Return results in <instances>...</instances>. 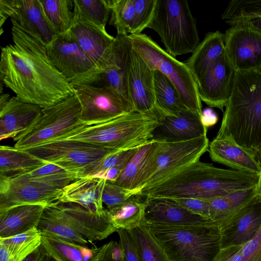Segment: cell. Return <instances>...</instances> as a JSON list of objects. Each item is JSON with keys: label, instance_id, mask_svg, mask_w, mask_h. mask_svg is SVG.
Here are the masks:
<instances>
[{"label": "cell", "instance_id": "cell-31", "mask_svg": "<svg viewBox=\"0 0 261 261\" xmlns=\"http://www.w3.org/2000/svg\"><path fill=\"white\" fill-rule=\"evenodd\" d=\"M44 251L56 261H97L99 248H89L59 238L42 236Z\"/></svg>", "mask_w": 261, "mask_h": 261}, {"label": "cell", "instance_id": "cell-49", "mask_svg": "<svg viewBox=\"0 0 261 261\" xmlns=\"http://www.w3.org/2000/svg\"><path fill=\"white\" fill-rule=\"evenodd\" d=\"M125 166L124 165L115 166L98 172L92 176L114 182L118 178Z\"/></svg>", "mask_w": 261, "mask_h": 261}, {"label": "cell", "instance_id": "cell-19", "mask_svg": "<svg viewBox=\"0 0 261 261\" xmlns=\"http://www.w3.org/2000/svg\"><path fill=\"white\" fill-rule=\"evenodd\" d=\"M218 224L221 249L246 243L255 236L261 226V199L257 195Z\"/></svg>", "mask_w": 261, "mask_h": 261}, {"label": "cell", "instance_id": "cell-50", "mask_svg": "<svg viewBox=\"0 0 261 261\" xmlns=\"http://www.w3.org/2000/svg\"><path fill=\"white\" fill-rule=\"evenodd\" d=\"M200 119L202 124L207 128L217 123L218 116L212 109L208 108L202 110Z\"/></svg>", "mask_w": 261, "mask_h": 261}, {"label": "cell", "instance_id": "cell-1", "mask_svg": "<svg viewBox=\"0 0 261 261\" xmlns=\"http://www.w3.org/2000/svg\"><path fill=\"white\" fill-rule=\"evenodd\" d=\"M13 44L2 48L1 81L22 100L45 108L74 92L71 83L56 68L47 47L27 33L14 19Z\"/></svg>", "mask_w": 261, "mask_h": 261}, {"label": "cell", "instance_id": "cell-13", "mask_svg": "<svg viewBox=\"0 0 261 261\" xmlns=\"http://www.w3.org/2000/svg\"><path fill=\"white\" fill-rule=\"evenodd\" d=\"M209 144L207 136L180 142L164 141L158 154L154 173L141 192L199 160L208 150Z\"/></svg>", "mask_w": 261, "mask_h": 261}, {"label": "cell", "instance_id": "cell-10", "mask_svg": "<svg viewBox=\"0 0 261 261\" xmlns=\"http://www.w3.org/2000/svg\"><path fill=\"white\" fill-rule=\"evenodd\" d=\"M127 36L117 34L100 59L72 86H108L131 103L128 90V71L132 45Z\"/></svg>", "mask_w": 261, "mask_h": 261}, {"label": "cell", "instance_id": "cell-6", "mask_svg": "<svg viewBox=\"0 0 261 261\" xmlns=\"http://www.w3.org/2000/svg\"><path fill=\"white\" fill-rule=\"evenodd\" d=\"M127 38L133 49L148 67L161 72L168 78L184 105L201 116L202 106L197 81L186 64L170 55L146 34H129Z\"/></svg>", "mask_w": 261, "mask_h": 261}, {"label": "cell", "instance_id": "cell-44", "mask_svg": "<svg viewBox=\"0 0 261 261\" xmlns=\"http://www.w3.org/2000/svg\"><path fill=\"white\" fill-rule=\"evenodd\" d=\"M139 191L130 190L106 180L102 199L108 210L119 205L133 197L140 196Z\"/></svg>", "mask_w": 261, "mask_h": 261}, {"label": "cell", "instance_id": "cell-38", "mask_svg": "<svg viewBox=\"0 0 261 261\" xmlns=\"http://www.w3.org/2000/svg\"><path fill=\"white\" fill-rule=\"evenodd\" d=\"M42 235L37 228L11 237L0 238L12 261H22L41 245Z\"/></svg>", "mask_w": 261, "mask_h": 261}, {"label": "cell", "instance_id": "cell-16", "mask_svg": "<svg viewBox=\"0 0 261 261\" xmlns=\"http://www.w3.org/2000/svg\"><path fill=\"white\" fill-rule=\"evenodd\" d=\"M236 70L226 52L197 80L199 96L210 108L223 111L232 90Z\"/></svg>", "mask_w": 261, "mask_h": 261}, {"label": "cell", "instance_id": "cell-33", "mask_svg": "<svg viewBox=\"0 0 261 261\" xmlns=\"http://www.w3.org/2000/svg\"><path fill=\"white\" fill-rule=\"evenodd\" d=\"M153 71L158 119L162 115L177 116L182 111L188 109L181 101L176 89L169 79L161 72Z\"/></svg>", "mask_w": 261, "mask_h": 261}, {"label": "cell", "instance_id": "cell-40", "mask_svg": "<svg viewBox=\"0 0 261 261\" xmlns=\"http://www.w3.org/2000/svg\"><path fill=\"white\" fill-rule=\"evenodd\" d=\"M111 16L110 25L117 34H130L135 17L134 0H109Z\"/></svg>", "mask_w": 261, "mask_h": 261}, {"label": "cell", "instance_id": "cell-18", "mask_svg": "<svg viewBox=\"0 0 261 261\" xmlns=\"http://www.w3.org/2000/svg\"><path fill=\"white\" fill-rule=\"evenodd\" d=\"M47 50L54 65L71 85L94 65L67 32L59 35Z\"/></svg>", "mask_w": 261, "mask_h": 261}, {"label": "cell", "instance_id": "cell-11", "mask_svg": "<svg viewBox=\"0 0 261 261\" xmlns=\"http://www.w3.org/2000/svg\"><path fill=\"white\" fill-rule=\"evenodd\" d=\"M23 150L81 176L97 161L114 152L121 151L72 140H52Z\"/></svg>", "mask_w": 261, "mask_h": 261}, {"label": "cell", "instance_id": "cell-37", "mask_svg": "<svg viewBox=\"0 0 261 261\" xmlns=\"http://www.w3.org/2000/svg\"><path fill=\"white\" fill-rule=\"evenodd\" d=\"M48 21L59 35L67 32L71 27L74 17L73 1L39 0Z\"/></svg>", "mask_w": 261, "mask_h": 261}, {"label": "cell", "instance_id": "cell-52", "mask_svg": "<svg viewBox=\"0 0 261 261\" xmlns=\"http://www.w3.org/2000/svg\"><path fill=\"white\" fill-rule=\"evenodd\" d=\"M44 254V251L42 246H40L22 261H42Z\"/></svg>", "mask_w": 261, "mask_h": 261}, {"label": "cell", "instance_id": "cell-24", "mask_svg": "<svg viewBox=\"0 0 261 261\" xmlns=\"http://www.w3.org/2000/svg\"><path fill=\"white\" fill-rule=\"evenodd\" d=\"M57 202L67 220L91 243L105 239L116 231L108 210L106 214L100 216L75 203Z\"/></svg>", "mask_w": 261, "mask_h": 261}, {"label": "cell", "instance_id": "cell-48", "mask_svg": "<svg viewBox=\"0 0 261 261\" xmlns=\"http://www.w3.org/2000/svg\"><path fill=\"white\" fill-rule=\"evenodd\" d=\"M65 172L68 171L56 165L47 163L28 173L34 176H47Z\"/></svg>", "mask_w": 261, "mask_h": 261}, {"label": "cell", "instance_id": "cell-29", "mask_svg": "<svg viewBox=\"0 0 261 261\" xmlns=\"http://www.w3.org/2000/svg\"><path fill=\"white\" fill-rule=\"evenodd\" d=\"M225 53L223 33L219 31L211 32L205 35L184 63L197 81L208 67Z\"/></svg>", "mask_w": 261, "mask_h": 261}, {"label": "cell", "instance_id": "cell-23", "mask_svg": "<svg viewBox=\"0 0 261 261\" xmlns=\"http://www.w3.org/2000/svg\"><path fill=\"white\" fill-rule=\"evenodd\" d=\"M144 222L162 226H187L205 223L211 219L196 215L171 199H146Z\"/></svg>", "mask_w": 261, "mask_h": 261}, {"label": "cell", "instance_id": "cell-39", "mask_svg": "<svg viewBox=\"0 0 261 261\" xmlns=\"http://www.w3.org/2000/svg\"><path fill=\"white\" fill-rule=\"evenodd\" d=\"M215 261H261V226L246 243L221 249Z\"/></svg>", "mask_w": 261, "mask_h": 261}, {"label": "cell", "instance_id": "cell-46", "mask_svg": "<svg viewBox=\"0 0 261 261\" xmlns=\"http://www.w3.org/2000/svg\"><path fill=\"white\" fill-rule=\"evenodd\" d=\"M116 232L119 236V243L123 250L124 261H141L134 240L128 231L119 228Z\"/></svg>", "mask_w": 261, "mask_h": 261}, {"label": "cell", "instance_id": "cell-54", "mask_svg": "<svg viewBox=\"0 0 261 261\" xmlns=\"http://www.w3.org/2000/svg\"><path fill=\"white\" fill-rule=\"evenodd\" d=\"M10 96L9 93H1L0 96V108H2L10 99Z\"/></svg>", "mask_w": 261, "mask_h": 261}, {"label": "cell", "instance_id": "cell-5", "mask_svg": "<svg viewBox=\"0 0 261 261\" xmlns=\"http://www.w3.org/2000/svg\"><path fill=\"white\" fill-rule=\"evenodd\" d=\"M147 225L171 261H215L221 249L219 225L213 220L195 225Z\"/></svg>", "mask_w": 261, "mask_h": 261}, {"label": "cell", "instance_id": "cell-22", "mask_svg": "<svg viewBox=\"0 0 261 261\" xmlns=\"http://www.w3.org/2000/svg\"><path fill=\"white\" fill-rule=\"evenodd\" d=\"M200 116L189 109L182 111L177 116H160V125L152 132V139L180 142L207 136V128L201 123Z\"/></svg>", "mask_w": 261, "mask_h": 261}, {"label": "cell", "instance_id": "cell-4", "mask_svg": "<svg viewBox=\"0 0 261 261\" xmlns=\"http://www.w3.org/2000/svg\"><path fill=\"white\" fill-rule=\"evenodd\" d=\"M159 125L155 117L133 112L107 122L82 125L53 140H77L110 149L126 150L152 141V132Z\"/></svg>", "mask_w": 261, "mask_h": 261}, {"label": "cell", "instance_id": "cell-8", "mask_svg": "<svg viewBox=\"0 0 261 261\" xmlns=\"http://www.w3.org/2000/svg\"><path fill=\"white\" fill-rule=\"evenodd\" d=\"M65 172L47 176L25 173L11 178H0V211L25 204L46 206L59 201L63 189L78 177Z\"/></svg>", "mask_w": 261, "mask_h": 261}, {"label": "cell", "instance_id": "cell-42", "mask_svg": "<svg viewBox=\"0 0 261 261\" xmlns=\"http://www.w3.org/2000/svg\"><path fill=\"white\" fill-rule=\"evenodd\" d=\"M137 149L117 151L110 153L91 165L84 172L83 176H92L115 166H126Z\"/></svg>", "mask_w": 261, "mask_h": 261}, {"label": "cell", "instance_id": "cell-3", "mask_svg": "<svg viewBox=\"0 0 261 261\" xmlns=\"http://www.w3.org/2000/svg\"><path fill=\"white\" fill-rule=\"evenodd\" d=\"M231 137L261 160V68L236 71L216 138Z\"/></svg>", "mask_w": 261, "mask_h": 261}, {"label": "cell", "instance_id": "cell-47", "mask_svg": "<svg viewBox=\"0 0 261 261\" xmlns=\"http://www.w3.org/2000/svg\"><path fill=\"white\" fill-rule=\"evenodd\" d=\"M97 261H124L120 243L112 241L99 247Z\"/></svg>", "mask_w": 261, "mask_h": 261}, {"label": "cell", "instance_id": "cell-14", "mask_svg": "<svg viewBox=\"0 0 261 261\" xmlns=\"http://www.w3.org/2000/svg\"><path fill=\"white\" fill-rule=\"evenodd\" d=\"M8 17L46 47L58 36L46 19L39 0H0L1 28Z\"/></svg>", "mask_w": 261, "mask_h": 261}, {"label": "cell", "instance_id": "cell-17", "mask_svg": "<svg viewBox=\"0 0 261 261\" xmlns=\"http://www.w3.org/2000/svg\"><path fill=\"white\" fill-rule=\"evenodd\" d=\"M128 90L135 112L158 120L154 87V71L133 48L128 71Z\"/></svg>", "mask_w": 261, "mask_h": 261}, {"label": "cell", "instance_id": "cell-30", "mask_svg": "<svg viewBox=\"0 0 261 261\" xmlns=\"http://www.w3.org/2000/svg\"><path fill=\"white\" fill-rule=\"evenodd\" d=\"M94 65L111 46L115 37L86 25L73 18L67 32Z\"/></svg>", "mask_w": 261, "mask_h": 261}, {"label": "cell", "instance_id": "cell-35", "mask_svg": "<svg viewBox=\"0 0 261 261\" xmlns=\"http://www.w3.org/2000/svg\"><path fill=\"white\" fill-rule=\"evenodd\" d=\"M127 230L134 240L141 261H171L144 221Z\"/></svg>", "mask_w": 261, "mask_h": 261}, {"label": "cell", "instance_id": "cell-2", "mask_svg": "<svg viewBox=\"0 0 261 261\" xmlns=\"http://www.w3.org/2000/svg\"><path fill=\"white\" fill-rule=\"evenodd\" d=\"M259 174L216 167L199 160L180 169L141 195L146 199L195 198L207 199L254 188Z\"/></svg>", "mask_w": 261, "mask_h": 261}, {"label": "cell", "instance_id": "cell-25", "mask_svg": "<svg viewBox=\"0 0 261 261\" xmlns=\"http://www.w3.org/2000/svg\"><path fill=\"white\" fill-rule=\"evenodd\" d=\"M42 109L17 96L11 97L0 108V140L14 139L26 130L40 115Z\"/></svg>", "mask_w": 261, "mask_h": 261}, {"label": "cell", "instance_id": "cell-26", "mask_svg": "<svg viewBox=\"0 0 261 261\" xmlns=\"http://www.w3.org/2000/svg\"><path fill=\"white\" fill-rule=\"evenodd\" d=\"M106 181L92 176L78 177L64 187L58 201L75 203L95 215L103 216L108 212L102 199Z\"/></svg>", "mask_w": 261, "mask_h": 261}, {"label": "cell", "instance_id": "cell-34", "mask_svg": "<svg viewBox=\"0 0 261 261\" xmlns=\"http://www.w3.org/2000/svg\"><path fill=\"white\" fill-rule=\"evenodd\" d=\"M110 12L109 0H73V18L102 32Z\"/></svg>", "mask_w": 261, "mask_h": 261}, {"label": "cell", "instance_id": "cell-7", "mask_svg": "<svg viewBox=\"0 0 261 261\" xmlns=\"http://www.w3.org/2000/svg\"><path fill=\"white\" fill-rule=\"evenodd\" d=\"M147 28L158 34L165 50L174 57L192 53L199 43L196 20L187 1L156 0Z\"/></svg>", "mask_w": 261, "mask_h": 261}, {"label": "cell", "instance_id": "cell-28", "mask_svg": "<svg viewBox=\"0 0 261 261\" xmlns=\"http://www.w3.org/2000/svg\"><path fill=\"white\" fill-rule=\"evenodd\" d=\"M37 228L42 236L54 237L81 244L88 243L87 238L67 220L57 202L45 206Z\"/></svg>", "mask_w": 261, "mask_h": 261}, {"label": "cell", "instance_id": "cell-27", "mask_svg": "<svg viewBox=\"0 0 261 261\" xmlns=\"http://www.w3.org/2000/svg\"><path fill=\"white\" fill-rule=\"evenodd\" d=\"M45 206L25 204L0 211V238H6L37 228Z\"/></svg>", "mask_w": 261, "mask_h": 261}, {"label": "cell", "instance_id": "cell-15", "mask_svg": "<svg viewBox=\"0 0 261 261\" xmlns=\"http://www.w3.org/2000/svg\"><path fill=\"white\" fill-rule=\"evenodd\" d=\"M223 34L225 52L236 71L261 68V32L237 24Z\"/></svg>", "mask_w": 261, "mask_h": 261}, {"label": "cell", "instance_id": "cell-43", "mask_svg": "<svg viewBox=\"0 0 261 261\" xmlns=\"http://www.w3.org/2000/svg\"><path fill=\"white\" fill-rule=\"evenodd\" d=\"M156 0H134L135 17L130 34H140L151 22Z\"/></svg>", "mask_w": 261, "mask_h": 261}, {"label": "cell", "instance_id": "cell-51", "mask_svg": "<svg viewBox=\"0 0 261 261\" xmlns=\"http://www.w3.org/2000/svg\"><path fill=\"white\" fill-rule=\"evenodd\" d=\"M237 24H243L261 32V16L242 20L231 25Z\"/></svg>", "mask_w": 261, "mask_h": 261}, {"label": "cell", "instance_id": "cell-41", "mask_svg": "<svg viewBox=\"0 0 261 261\" xmlns=\"http://www.w3.org/2000/svg\"><path fill=\"white\" fill-rule=\"evenodd\" d=\"M261 16V0H232L221 15L230 25L242 20Z\"/></svg>", "mask_w": 261, "mask_h": 261}, {"label": "cell", "instance_id": "cell-32", "mask_svg": "<svg viewBox=\"0 0 261 261\" xmlns=\"http://www.w3.org/2000/svg\"><path fill=\"white\" fill-rule=\"evenodd\" d=\"M48 163L14 147H0V178H11L38 168Z\"/></svg>", "mask_w": 261, "mask_h": 261}, {"label": "cell", "instance_id": "cell-36", "mask_svg": "<svg viewBox=\"0 0 261 261\" xmlns=\"http://www.w3.org/2000/svg\"><path fill=\"white\" fill-rule=\"evenodd\" d=\"M136 196L126 202L108 210L111 221L116 228L132 229L140 225L144 220L146 204Z\"/></svg>", "mask_w": 261, "mask_h": 261}, {"label": "cell", "instance_id": "cell-12", "mask_svg": "<svg viewBox=\"0 0 261 261\" xmlns=\"http://www.w3.org/2000/svg\"><path fill=\"white\" fill-rule=\"evenodd\" d=\"M81 107V120L90 125L110 121L135 112L132 103L108 86H73Z\"/></svg>", "mask_w": 261, "mask_h": 261}, {"label": "cell", "instance_id": "cell-56", "mask_svg": "<svg viewBox=\"0 0 261 261\" xmlns=\"http://www.w3.org/2000/svg\"><path fill=\"white\" fill-rule=\"evenodd\" d=\"M42 261H56L53 257L47 254L44 251V254L43 256Z\"/></svg>", "mask_w": 261, "mask_h": 261}, {"label": "cell", "instance_id": "cell-55", "mask_svg": "<svg viewBox=\"0 0 261 261\" xmlns=\"http://www.w3.org/2000/svg\"><path fill=\"white\" fill-rule=\"evenodd\" d=\"M256 190L257 195L261 199V172L259 174V179L256 186Z\"/></svg>", "mask_w": 261, "mask_h": 261}, {"label": "cell", "instance_id": "cell-45", "mask_svg": "<svg viewBox=\"0 0 261 261\" xmlns=\"http://www.w3.org/2000/svg\"><path fill=\"white\" fill-rule=\"evenodd\" d=\"M171 199L191 212L211 219L209 205L205 199L180 198Z\"/></svg>", "mask_w": 261, "mask_h": 261}, {"label": "cell", "instance_id": "cell-53", "mask_svg": "<svg viewBox=\"0 0 261 261\" xmlns=\"http://www.w3.org/2000/svg\"><path fill=\"white\" fill-rule=\"evenodd\" d=\"M0 261H12L10 254L6 248L0 244Z\"/></svg>", "mask_w": 261, "mask_h": 261}, {"label": "cell", "instance_id": "cell-9", "mask_svg": "<svg viewBox=\"0 0 261 261\" xmlns=\"http://www.w3.org/2000/svg\"><path fill=\"white\" fill-rule=\"evenodd\" d=\"M81 107L75 93L48 107L26 130L13 139L14 147L24 150L57 139L83 125Z\"/></svg>", "mask_w": 261, "mask_h": 261}, {"label": "cell", "instance_id": "cell-21", "mask_svg": "<svg viewBox=\"0 0 261 261\" xmlns=\"http://www.w3.org/2000/svg\"><path fill=\"white\" fill-rule=\"evenodd\" d=\"M208 151L212 161L231 169L256 174L261 172L258 155L240 146L230 137L215 138L209 144Z\"/></svg>", "mask_w": 261, "mask_h": 261}, {"label": "cell", "instance_id": "cell-20", "mask_svg": "<svg viewBox=\"0 0 261 261\" xmlns=\"http://www.w3.org/2000/svg\"><path fill=\"white\" fill-rule=\"evenodd\" d=\"M163 141L153 139L138 148L113 183L128 190L139 191L141 193L154 173Z\"/></svg>", "mask_w": 261, "mask_h": 261}]
</instances>
